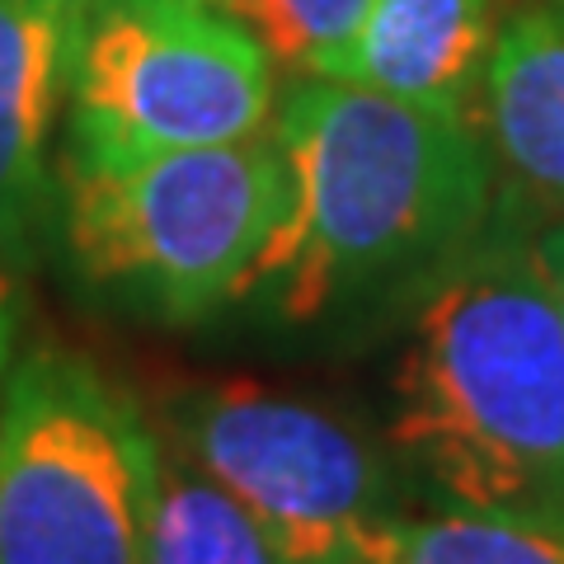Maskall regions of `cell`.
<instances>
[{
    "label": "cell",
    "mask_w": 564,
    "mask_h": 564,
    "mask_svg": "<svg viewBox=\"0 0 564 564\" xmlns=\"http://www.w3.org/2000/svg\"><path fill=\"white\" fill-rule=\"evenodd\" d=\"M174 437L282 564H367V545L395 518L377 452L306 400L221 381L174 410Z\"/></svg>",
    "instance_id": "obj_6"
},
{
    "label": "cell",
    "mask_w": 564,
    "mask_h": 564,
    "mask_svg": "<svg viewBox=\"0 0 564 564\" xmlns=\"http://www.w3.org/2000/svg\"><path fill=\"white\" fill-rule=\"evenodd\" d=\"M367 564H564V522L532 513H395L367 545Z\"/></svg>",
    "instance_id": "obj_10"
},
{
    "label": "cell",
    "mask_w": 564,
    "mask_h": 564,
    "mask_svg": "<svg viewBox=\"0 0 564 564\" xmlns=\"http://www.w3.org/2000/svg\"><path fill=\"white\" fill-rule=\"evenodd\" d=\"M372 0H221L236 20L259 39L273 66L329 76L348 52Z\"/></svg>",
    "instance_id": "obj_12"
},
{
    "label": "cell",
    "mask_w": 564,
    "mask_h": 564,
    "mask_svg": "<svg viewBox=\"0 0 564 564\" xmlns=\"http://www.w3.org/2000/svg\"><path fill=\"white\" fill-rule=\"evenodd\" d=\"M480 85L499 161L564 203V0L518 10L494 33Z\"/></svg>",
    "instance_id": "obj_9"
},
{
    "label": "cell",
    "mask_w": 564,
    "mask_h": 564,
    "mask_svg": "<svg viewBox=\"0 0 564 564\" xmlns=\"http://www.w3.org/2000/svg\"><path fill=\"white\" fill-rule=\"evenodd\" d=\"M395 447L456 508L564 522V311L532 245H466L395 372Z\"/></svg>",
    "instance_id": "obj_2"
},
{
    "label": "cell",
    "mask_w": 564,
    "mask_h": 564,
    "mask_svg": "<svg viewBox=\"0 0 564 564\" xmlns=\"http://www.w3.org/2000/svg\"><path fill=\"white\" fill-rule=\"evenodd\" d=\"M147 564H282L226 494L161 447Z\"/></svg>",
    "instance_id": "obj_11"
},
{
    "label": "cell",
    "mask_w": 564,
    "mask_h": 564,
    "mask_svg": "<svg viewBox=\"0 0 564 564\" xmlns=\"http://www.w3.org/2000/svg\"><path fill=\"white\" fill-rule=\"evenodd\" d=\"M494 47L489 0H372L325 80L367 85L423 109L466 113Z\"/></svg>",
    "instance_id": "obj_8"
},
{
    "label": "cell",
    "mask_w": 564,
    "mask_h": 564,
    "mask_svg": "<svg viewBox=\"0 0 564 564\" xmlns=\"http://www.w3.org/2000/svg\"><path fill=\"white\" fill-rule=\"evenodd\" d=\"M532 254H536L541 273H545V282H551L555 302H560V311H564V221H555L551 231H541V236L532 240Z\"/></svg>",
    "instance_id": "obj_14"
},
{
    "label": "cell",
    "mask_w": 564,
    "mask_h": 564,
    "mask_svg": "<svg viewBox=\"0 0 564 564\" xmlns=\"http://www.w3.org/2000/svg\"><path fill=\"white\" fill-rule=\"evenodd\" d=\"M66 161H132L263 137L273 57L217 0H80Z\"/></svg>",
    "instance_id": "obj_5"
},
{
    "label": "cell",
    "mask_w": 564,
    "mask_h": 564,
    "mask_svg": "<svg viewBox=\"0 0 564 564\" xmlns=\"http://www.w3.org/2000/svg\"><path fill=\"white\" fill-rule=\"evenodd\" d=\"M217 6H221V0H217Z\"/></svg>",
    "instance_id": "obj_15"
},
{
    "label": "cell",
    "mask_w": 564,
    "mask_h": 564,
    "mask_svg": "<svg viewBox=\"0 0 564 564\" xmlns=\"http://www.w3.org/2000/svg\"><path fill=\"white\" fill-rule=\"evenodd\" d=\"M62 212L90 282L198 321L245 296V278L288 212V165L273 128L226 147L66 161Z\"/></svg>",
    "instance_id": "obj_3"
},
{
    "label": "cell",
    "mask_w": 564,
    "mask_h": 564,
    "mask_svg": "<svg viewBox=\"0 0 564 564\" xmlns=\"http://www.w3.org/2000/svg\"><path fill=\"white\" fill-rule=\"evenodd\" d=\"M161 443L95 362L14 358L0 386V564H147Z\"/></svg>",
    "instance_id": "obj_4"
},
{
    "label": "cell",
    "mask_w": 564,
    "mask_h": 564,
    "mask_svg": "<svg viewBox=\"0 0 564 564\" xmlns=\"http://www.w3.org/2000/svg\"><path fill=\"white\" fill-rule=\"evenodd\" d=\"M20 325H24V302H20V273L0 254V386H6L14 367V348H20Z\"/></svg>",
    "instance_id": "obj_13"
},
{
    "label": "cell",
    "mask_w": 564,
    "mask_h": 564,
    "mask_svg": "<svg viewBox=\"0 0 564 564\" xmlns=\"http://www.w3.org/2000/svg\"><path fill=\"white\" fill-rule=\"evenodd\" d=\"M80 0H0V254L33 263L52 198L47 141L70 90Z\"/></svg>",
    "instance_id": "obj_7"
},
{
    "label": "cell",
    "mask_w": 564,
    "mask_h": 564,
    "mask_svg": "<svg viewBox=\"0 0 564 564\" xmlns=\"http://www.w3.org/2000/svg\"><path fill=\"white\" fill-rule=\"evenodd\" d=\"M288 212L245 296L311 325L475 245L489 212V155L466 113L423 109L367 85L306 76L273 113Z\"/></svg>",
    "instance_id": "obj_1"
}]
</instances>
